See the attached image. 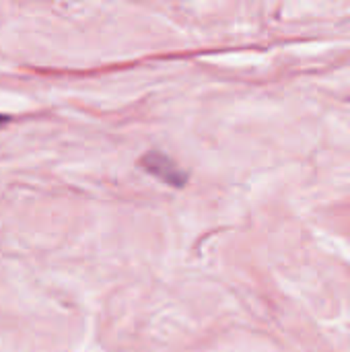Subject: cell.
<instances>
[{"label": "cell", "mask_w": 350, "mask_h": 352, "mask_svg": "<svg viewBox=\"0 0 350 352\" xmlns=\"http://www.w3.org/2000/svg\"><path fill=\"white\" fill-rule=\"evenodd\" d=\"M6 122H8V116L0 113V126H2V124H6Z\"/></svg>", "instance_id": "2"}, {"label": "cell", "mask_w": 350, "mask_h": 352, "mask_svg": "<svg viewBox=\"0 0 350 352\" xmlns=\"http://www.w3.org/2000/svg\"><path fill=\"white\" fill-rule=\"evenodd\" d=\"M140 165L153 173L155 177H159L161 182L169 184V186H175V188H182L186 186V179L188 175L177 167V163L173 159H169L167 155L159 153V151H149L142 159H140Z\"/></svg>", "instance_id": "1"}]
</instances>
